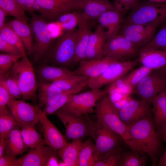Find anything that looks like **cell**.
Listing matches in <instances>:
<instances>
[{
  "label": "cell",
  "instance_id": "6",
  "mask_svg": "<svg viewBox=\"0 0 166 166\" xmlns=\"http://www.w3.org/2000/svg\"><path fill=\"white\" fill-rule=\"evenodd\" d=\"M91 89L74 94L61 109L80 116L92 113L97 102L107 92L106 89Z\"/></svg>",
  "mask_w": 166,
  "mask_h": 166
},
{
  "label": "cell",
  "instance_id": "32",
  "mask_svg": "<svg viewBox=\"0 0 166 166\" xmlns=\"http://www.w3.org/2000/svg\"><path fill=\"white\" fill-rule=\"evenodd\" d=\"M36 124H19L23 140L26 145L31 149L44 144V140L36 129Z\"/></svg>",
  "mask_w": 166,
  "mask_h": 166
},
{
  "label": "cell",
  "instance_id": "21",
  "mask_svg": "<svg viewBox=\"0 0 166 166\" xmlns=\"http://www.w3.org/2000/svg\"><path fill=\"white\" fill-rule=\"evenodd\" d=\"M106 42L103 30L98 25L89 36L85 51V60L96 59L104 57V48Z\"/></svg>",
  "mask_w": 166,
  "mask_h": 166
},
{
  "label": "cell",
  "instance_id": "5",
  "mask_svg": "<svg viewBox=\"0 0 166 166\" xmlns=\"http://www.w3.org/2000/svg\"><path fill=\"white\" fill-rule=\"evenodd\" d=\"M78 29L66 31L59 38L49 54L53 65L63 66L72 64L74 58Z\"/></svg>",
  "mask_w": 166,
  "mask_h": 166
},
{
  "label": "cell",
  "instance_id": "55",
  "mask_svg": "<svg viewBox=\"0 0 166 166\" xmlns=\"http://www.w3.org/2000/svg\"><path fill=\"white\" fill-rule=\"evenodd\" d=\"M157 166H166V148L163 153L160 156Z\"/></svg>",
  "mask_w": 166,
  "mask_h": 166
},
{
  "label": "cell",
  "instance_id": "53",
  "mask_svg": "<svg viewBox=\"0 0 166 166\" xmlns=\"http://www.w3.org/2000/svg\"><path fill=\"white\" fill-rule=\"evenodd\" d=\"M59 162L56 156L51 157L48 160L46 166H58Z\"/></svg>",
  "mask_w": 166,
  "mask_h": 166
},
{
  "label": "cell",
  "instance_id": "47",
  "mask_svg": "<svg viewBox=\"0 0 166 166\" xmlns=\"http://www.w3.org/2000/svg\"><path fill=\"white\" fill-rule=\"evenodd\" d=\"M20 6L25 11L30 12L37 11L43 16V11L36 0H16Z\"/></svg>",
  "mask_w": 166,
  "mask_h": 166
},
{
  "label": "cell",
  "instance_id": "22",
  "mask_svg": "<svg viewBox=\"0 0 166 166\" xmlns=\"http://www.w3.org/2000/svg\"><path fill=\"white\" fill-rule=\"evenodd\" d=\"M38 90V101L37 105L40 108L53 105L63 93L59 87L49 82L40 81Z\"/></svg>",
  "mask_w": 166,
  "mask_h": 166
},
{
  "label": "cell",
  "instance_id": "40",
  "mask_svg": "<svg viewBox=\"0 0 166 166\" xmlns=\"http://www.w3.org/2000/svg\"><path fill=\"white\" fill-rule=\"evenodd\" d=\"M153 70L145 66L135 69L123 77L124 81L133 88L144 77Z\"/></svg>",
  "mask_w": 166,
  "mask_h": 166
},
{
  "label": "cell",
  "instance_id": "48",
  "mask_svg": "<svg viewBox=\"0 0 166 166\" xmlns=\"http://www.w3.org/2000/svg\"><path fill=\"white\" fill-rule=\"evenodd\" d=\"M0 50L7 54L20 56L22 57L20 50L17 47L8 42L0 36Z\"/></svg>",
  "mask_w": 166,
  "mask_h": 166
},
{
  "label": "cell",
  "instance_id": "26",
  "mask_svg": "<svg viewBox=\"0 0 166 166\" xmlns=\"http://www.w3.org/2000/svg\"><path fill=\"white\" fill-rule=\"evenodd\" d=\"M40 81L51 82L76 74L73 71L61 67L44 65L37 71Z\"/></svg>",
  "mask_w": 166,
  "mask_h": 166
},
{
  "label": "cell",
  "instance_id": "12",
  "mask_svg": "<svg viewBox=\"0 0 166 166\" xmlns=\"http://www.w3.org/2000/svg\"><path fill=\"white\" fill-rule=\"evenodd\" d=\"M64 124L66 139L74 140L90 136L89 123L84 116H80L60 109L55 113Z\"/></svg>",
  "mask_w": 166,
  "mask_h": 166
},
{
  "label": "cell",
  "instance_id": "8",
  "mask_svg": "<svg viewBox=\"0 0 166 166\" xmlns=\"http://www.w3.org/2000/svg\"><path fill=\"white\" fill-rule=\"evenodd\" d=\"M30 13L31 17L29 25L36 42L33 53L35 60L38 61L47 54L52 39L45 18L34 12Z\"/></svg>",
  "mask_w": 166,
  "mask_h": 166
},
{
  "label": "cell",
  "instance_id": "28",
  "mask_svg": "<svg viewBox=\"0 0 166 166\" xmlns=\"http://www.w3.org/2000/svg\"><path fill=\"white\" fill-rule=\"evenodd\" d=\"M20 127V126L15 128L10 132L7 139L5 154L16 157L26 151L29 148L23 140Z\"/></svg>",
  "mask_w": 166,
  "mask_h": 166
},
{
  "label": "cell",
  "instance_id": "29",
  "mask_svg": "<svg viewBox=\"0 0 166 166\" xmlns=\"http://www.w3.org/2000/svg\"><path fill=\"white\" fill-rule=\"evenodd\" d=\"M152 103V121L157 130L166 123V89L156 96Z\"/></svg>",
  "mask_w": 166,
  "mask_h": 166
},
{
  "label": "cell",
  "instance_id": "41",
  "mask_svg": "<svg viewBox=\"0 0 166 166\" xmlns=\"http://www.w3.org/2000/svg\"><path fill=\"white\" fill-rule=\"evenodd\" d=\"M153 49L166 50V25L159 30L152 40L139 52Z\"/></svg>",
  "mask_w": 166,
  "mask_h": 166
},
{
  "label": "cell",
  "instance_id": "1",
  "mask_svg": "<svg viewBox=\"0 0 166 166\" xmlns=\"http://www.w3.org/2000/svg\"><path fill=\"white\" fill-rule=\"evenodd\" d=\"M128 126L130 134L137 146L144 154L149 156L152 165L157 166L163 140L155 130L152 116L143 118Z\"/></svg>",
  "mask_w": 166,
  "mask_h": 166
},
{
  "label": "cell",
  "instance_id": "49",
  "mask_svg": "<svg viewBox=\"0 0 166 166\" xmlns=\"http://www.w3.org/2000/svg\"><path fill=\"white\" fill-rule=\"evenodd\" d=\"M13 99L9 91L0 84V111L7 108L8 104Z\"/></svg>",
  "mask_w": 166,
  "mask_h": 166
},
{
  "label": "cell",
  "instance_id": "37",
  "mask_svg": "<svg viewBox=\"0 0 166 166\" xmlns=\"http://www.w3.org/2000/svg\"><path fill=\"white\" fill-rule=\"evenodd\" d=\"M89 78L81 74H74L51 83L60 89L63 92L69 91Z\"/></svg>",
  "mask_w": 166,
  "mask_h": 166
},
{
  "label": "cell",
  "instance_id": "54",
  "mask_svg": "<svg viewBox=\"0 0 166 166\" xmlns=\"http://www.w3.org/2000/svg\"><path fill=\"white\" fill-rule=\"evenodd\" d=\"M7 140V139L3 138H0V156L4 153Z\"/></svg>",
  "mask_w": 166,
  "mask_h": 166
},
{
  "label": "cell",
  "instance_id": "31",
  "mask_svg": "<svg viewBox=\"0 0 166 166\" xmlns=\"http://www.w3.org/2000/svg\"><path fill=\"white\" fill-rule=\"evenodd\" d=\"M100 154L90 138L82 142L78 158V166H93Z\"/></svg>",
  "mask_w": 166,
  "mask_h": 166
},
{
  "label": "cell",
  "instance_id": "42",
  "mask_svg": "<svg viewBox=\"0 0 166 166\" xmlns=\"http://www.w3.org/2000/svg\"><path fill=\"white\" fill-rule=\"evenodd\" d=\"M121 150L117 149L100 155L93 166H119Z\"/></svg>",
  "mask_w": 166,
  "mask_h": 166
},
{
  "label": "cell",
  "instance_id": "36",
  "mask_svg": "<svg viewBox=\"0 0 166 166\" xmlns=\"http://www.w3.org/2000/svg\"><path fill=\"white\" fill-rule=\"evenodd\" d=\"M0 36L17 47L20 50L22 57L27 56L26 49L22 40L15 32L6 23L0 28Z\"/></svg>",
  "mask_w": 166,
  "mask_h": 166
},
{
  "label": "cell",
  "instance_id": "24",
  "mask_svg": "<svg viewBox=\"0 0 166 166\" xmlns=\"http://www.w3.org/2000/svg\"><path fill=\"white\" fill-rule=\"evenodd\" d=\"M139 61L153 70L166 66V50L153 49L139 52Z\"/></svg>",
  "mask_w": 166,
  "mask_h": 166
},
{
  "label": "cell",
  "instance_id": "30",
  "mask_svg": "<svg viewBox=\"0 0 166 166\" xmlns=\"http://www.w3.org/2000/svg\"><path fill=\"white\" fill-rule=\"evenodd\" d=\"M82 139L72 140L58 150L57 154L67 166H78L79 153Z\"/></svg>",
  "mask_w": 166,
  "mask_h": 166
},
{
  "label": "cell",
  "instance_id": "2",
  "mask_svg": "<svg viewBox=\"0 0 166 166\" xmlns=\"http://www.w3.org/2000/svg\"><path fill=\"white\" fill-rule=\"evenodd\" d=\"M95 110L97 122L118 135L131 151L139 155H144L131 136L128 125L120 118L118 111L109 96H105L98 101Z\"/></svg>",
  "mask_w": 166,
  "mask_h": 166
},
{
  "label": "cell",
  "instance_id": "25",
  "mask_svg": "<svg viewBox=\"0 0 166 166\" xmlns=\"http://www.w3.org/2000/svg\"><path fill=\"white\" fill-rule=\"evenodd\" d=\"M92 32L90 22L85 23L78 26L75 55L73 64L75 65L85 60L86 50Z\"/></svg>",
  "mask_w": 166,
  "mask_h": 166
},
{
  "label": "cell",
  "instance_id": "3",
  "mask_svg": "<svg viewBox=\"0 0 166 166\" xmlns=\"http://www.w3.org/2000/svg\"><path fill=\"white\" fill-rule=\"evenodd\" d=\"M10 75L17 84L24 100L36 101L38 85L33 66L27 56L22 57L13 65Z\"/></svg>",
  "mask_w": 166,
  "mask_h": 166
},
{
  "label": "cell",
  "instance_id": "16",
  "mask_svg": "<svg viewBox=\"0 0 166 166\" xmlns=\"http://www.w3.org/2000/svg\"><path fill=\"white\" fill-rule=\"evenodd\" d=\"M152 113L150 104L141 99L136 100L131 98L118 111L120 118L127 125L143 118L152 116Z\"/></svg>",
  "mask_w": 166,
  "mask_h": 166
},
{
  "label": "cell",
  "instance_id": "52",
  "mask_svg": "<svg viewBox=\"0 0 166 166\" xmlns=\"http://www.w3.org/2000/svg\"><path fill=\"white\" fill-rule=\"evenodd\" d=\"M156 131L159 134L163 141L166 142V123Z\"/></svg>",
  "mask_w": 166,
  "mask_h": 166
},
{
  "label": "cell",
  "instance_id": "58",
  "mask_svg": "<svg viewBox=\"0 0 166 166\" xmlns=\"http://www.w3.org/2000/svg\"><path fill=\"white\" fill-rule=\"evenodd\" d=\"M151 2L157 3H165L166 2V0H146Z\"/></svg>",
  "mask_w": 166,
  "mask_h": 166
},
{
  "label": "cell",
  "instance_id": "19",
  "mask_svg": "<svg viewBox=\"0 0 166 166\" xmlns=\"http://www.w3.org/2000/svg\"><path fill=\"white\" fill-rule=\"evenodd\" d=\"M118 61L105 56L96 59L84 60L79 63L74 71L76 74L85 76L89 79L93 78L101 75L111 64Z\"/></svg>",
  "mask_w": 166,
  "mask_h": 166
},
{
  "label": "cell",
  "instance_id": "4",
  "mask_svg": "<svg viewBox=\"0 0 166 166\" xmlns=\"http://www.w3.org/2000/svg\"><path fill=\"white\" fill-rule=\"evenodd\" d=\"M156 22L166 23V2L139 1L131 9L124 22L146 24Z\"/></svg>",
  "mask_w": 166,
  "mask_h": 166
},
{
  "label": "cell",
  "instance_id": "35",
  "mask_svg": "<svg viewBox=\"0 0 166 166\" xmlns=\"http://www.w3.org/2000/svg\"><path fill=\"white\" fill-rule=\"evenodd\" d=\"M20 126L7 108L0 111V138L7 139L10 132Z\"/></svg>",
  "mask_w": 166,
  "mask_h": 166
},
{
  "label": "cell",
  "instance_id": "23",
  "mask_svg": "<svg viewBox=\"0 0 166 166\" xmlns=\"http://www.w3.org/2000/svg\"><path fill=\"white\" fill-rule=\"evenodd\" d=\"M27 19L15 18L6 23L18 36L27 53L29 55L33 53L34 49L32 32Z\"/></svg>",
  "mask_w": 166,
  "mask_h": 166
},
{
  "label": "cell",
  "instance_id": "14",
  "mask_svg": "<svg viewBox=\"0 0 166 166\" xmlns=\"http://www.w3.org/2000/svg\"><path fill=\"white\" fill-rule=\"evenodd\" d=\"M42 9L43 17L50 20L72 12L81 10L85 0H36Z\"/></svg>",
  "mask_w": 166,
  "mask_h": 166
},
{
  "label": "cell",
  "instance_id": "27",
  "mask_svg": "<svg viewBox=\"0 0 166 166\" xmlns=\"http://www.w3.org/2000/svg\"><path fill=\"white\" fill-rule=\"evenodd\" d=\"M114 10L113 5L108 0H85L80 10L90 21L97 19L107 11Z\"/></svg>",
  "mask_w": 166,
  "mask_h": 166
},
{
  "label": "cell",
  "instance_id": "34",
  "mask_svg": "<svg viewBox=\"0 0 166 166\" xmlns=\"http://www.w3.org/2000/svg\"><path fill=\"white\" fill-rule=\"evenodd\" d=\"M57 19L61 23L62 26L67 31L75 29L77 26L85 23L90 22L82 11L78 10L63 14Z\"/></svg>",
  "mask_w": 166,
  "mask_h": 166
},
{
  "label": "cell",
  "instance_id": "7",
  "mask_svg": "<svg viewBox=\"0 0 166 166\" xmlns=\"http://www.w3.org/2000/svg\"><path fill=\"white\" fill-rule=\"evenodd\" d=\"M89 126L90 136L94 140L100 155L114 150L121 149V138L97 121L90 119L88 115L84 116Z\"/></svg>",
  "mask_w": 166,
  "mask_h": 166
},
{
  "label": "cell",
  "instance_id": "9",
  "mask_svg": "<svg viewBox=\"0 0 166 166\" xmlns=\"http://www.w3.org/2000/svg\"><path fill=\"white\" fill-rule=\"evenodd\" d=\"M160 24L157 22L146 24L124 23L118 34L124 37L140 50L152 40Z\"/></svg>",
  "mask_w": 166,
  "mask_h": 166
},
{
  "label": "cell",
  "instance_id": "18",
  "mask_svg": "<svg viewBox=\"0 0 166 166\" xmlns=\"http://www.w3.org/2000/svg\"><path fill=\"white\" fill-rule=\"evenodd\" d=\"M39 121L42 125L44 142L48 145L59 150L68 143L65 137L47 118L42 109L39 113Z\"/></svg>",
  "mask_w": 166,
  "mask_h": 166
},
{
  "label": "cell",
  "instance_id": "57",
  "mask_svg": "<svg viewBox=\"0 0 166 166\" xmlns=\"http://www.w3.org/2000/svg\"><path fill=\"white\" fill-rule=\"evenodd\" d=\"M157 70H158L166 77V66Z\"/></svg>",
  "mask_w": 166,
  "mask_h": 166
},
{
  "label": "cell",
  "instance_id": "13",
  "mask_svg": "<svg viewBox=\"0 0 166 166\" xmlns=\"http://www.w3.org/2000/svg\"><path fill=\"white\" fill-rule=\"evenodd\" d=\"M139 50L125 38L118 34L106 42L104 55L118 61H123L135 56Z\"/></svg>",
  "mask_w": 166,
  "mask_h": 166
},
{
  "label": "cell",
  "instance_id": "15",
  "mask_svg": "<svg viewBox=\"0 0 166 166\" xmlns=\"http://www.w3.org/2000/svg\"><path fill=\"white\" fill-rule=\"evenodd\" d=\"M9 109L20 124H35L39 121L40 107L22 100L13 99L7 105Z\"/></svg>",
  "mask_w": 166,
  "mask_h": 166
},
{
  "label": "cell",
  "instance_id": "11",
  "mask_svg": "<svg viewBox=\"0 0 166 166\" xmlns=\"http://www.w3.org/2000/svg\"><path fill=\"white\" fill-rule=\"evenodd\" d=\"M166 89V77L158 70H153L135 87L133 93L152 103L153 98Z\"/></svg>",
  "mask_w": 166,
  "mask_h": 166
},
{
  "label": "cell",
  "instance_id": "51",
  "mask_svg": "<svg viewBox=\"0 0 166 166\" xmlns=\"http://www.w3.org/2000/svg\"><path fill=\"white\" fill-rule=\"evenodd\" d=\"M131 98L129 96L120 101L113 104L115 108L118 111L123 108Z\"/></svg>",
  "mask_w": 166,
  "mask_h": 166
},
{
  "label": "cell",
  "instance_id": "50",
  "mask_svg": "<svg viewBox=\"0 0 166 166\" xmlns=\"http://www.w3.org/2000/svg\"><path fill=\"white\" fill-rule=\"evenodd\" d=\"M0 166H19L16 157L3 154L0 156Z\"/></svg>",
  "mask_w": 166,
  "mask_h": 166
},
{
  "label": "cell",
  "instance_id": "45",
  "mask_svg": "<svg viewBox=\"0 0 166 166\" xmlns=\"http://www.w3.org/2000/svg\"><path fill=\"white\" fill-rule=\"evenodd\" d=\"M22 57L8 54H0V74L10 72L14 64Z\"/></svg>",
  "mask_w": 166,
  "mask_h": 166
},
{
  "label": "cell",
  "instance_id": "46",
  "mask_svg": "<svg viewBox=\"0 0 166 166\" xmlns=\"http://www.w3.org/2000/svg\"><path fill=\"white\" fill-rule=\"evenodd\" d=\"M139 0H113V5L115 9L123 14L131 10Z\"/></svg>",
  "mask_w": 166,
  "mask_h": 166
},
{
  "label": "cell",
  "instance_id": "56",
  "mask_svg": "<svg viewBox=\"0 0 166 166\" xmlns=\"http://www.w3.org/2000/svg\"><path fill=\"white\" fill-rule=\"evenodd\" d=\"M7 15L6 13L0 8V28L2 27L5 24V18Z\"/></svg>",
  "mask_w": 166,
  "mask_h": 166
},
{
  "label": "cell",
  "instance_id": "44",
  "mask_svg": "<svg viewBox=\"0 0 166 166\" xmlns=\"http://www.w3.org/2000/svg\"><path fill=\"white\" fill-rule=\"evenodd\" d=\"M106 89L108 94L118 93L130 95L133 91V88L124 81L123 77L108 85Z\"/></svg>",
  "mask_w": 166,
  "mask_h": 166
},
{
  "label": "cell",
  "instance_id": "20",
  "mask_svg": "<svg viewBox=\"0 0 166 166\" xmlns=\"http://www.w3.org/2000/svg\"><path fill=\"white\" fill-rule=\"evenodd\" d=\"M122 14L116 10L107 11L97 18L106 41L118 34L123 22Z\"/></svg>",
  "mask_w": 166,
  "mask_h": 166
},
{
  "label": "cell",
  "instance_id": "33",
  "mask_svg": "<svg viewBox=\"0 0 166 166\" xmlns=\"http://www.w3.org/2000/svg\"><path fill=\"white\" fill-rule=\"evenodd\" d=\"M88 81H86L73 89L63 93L58 100L53 105L43 107V111L46 115L55 113L62 108L71 99L75 94L78 93L85 87L87 86Z\"/></svg>",
  "mask_w": 166,
  "mask_h": 166
},
{
  "label": "cell",
  "instance_id": "59",
  "mask_svg": "<svg viewBox=\"0 0 166 166\" xmlns=\"http://www.w3.org/2000/svg\"><path fill=\"white\" fill-rule=\"evenodd\" d=\"M67 166L66 164L63 161L59 162L58 166Z\"/></svg>",
  "mask_w": 166,
  "mask_h": 166
},
{
  "label": "cell",
  "instance_id": "17",
  "mask_svg": "<svg viewBox=\"0 0 166 166\" xmlns=\"http://www.w3.org/2000/svg\"><path fill=\"white\" fill-rule=\"evenodd\" d=\"M57 151L50 146L43 144L31 149L17 159L19 166H46L49 159L57 155Z\"/></svg>",
  "mask_w": 166,
  "mask_h": 166
},
{
  "label": "cell",
  "instance_id": "43",
  "mask_svg": "<svg viewBox=\"0 0 166 166\" xmlns=\"http://www.w3.org/2000/svg\"><path fill=\"white\" fill-rule=\"evenodd\" d=\"M0 84L6 89L13 99L22 98V93L17 84L11 77L10 72L0 74Z\"/></svg>",
  "mask_w": 166,
  "mask_h": 166
},
{
  "label": "cell",
  "instance_id": "39",
  "mask_svg": "<svg viewBox=\"0 0 166 166\" xmlns=\"http://www.w3.org/2000/svg\"><path fill=\"white\" fill-rule=\"evenodd\" d=\"M147 162L146 156L132 151L121 152L119 166H144Z\"/></svg>",
  "mask_w": 166,
  "mask_h": 166
},
{
  "label": "cell",
  "instance_id": "10",
  "mask_svg": "<svg viewBox=\"0 0 166 166\" xmlns=\"http://www.w3.org/2000/svg\"><path fill=\"white\" fill-rule=\"evenodd\" d=\"M138 59L115 62L109 65L99 76L89 79L87 86L91 89H99L124 76L138 64Z\"/></svg>",
  "mask_w": 166,
  "mask_h": 166
},
{
  "label": "cell",
  "instance_id": "38",
  "mask_svg": "<svg viewBox=\"0 0 166 166\" xmlns=\"http://www.w3.org/2000/svg\"><path fill=\"white\" fill-rule=\"evenodd\" d=\"M0 8L6 13L7 15L13 16L15 18L27 19L25 10L16 0H0Z\"/></svg>",
  "mask_w": 166,
  "mask_h": 166
}]
</instances>
